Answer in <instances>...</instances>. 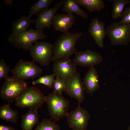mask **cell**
<instances>
[{"instance_id":"cell-1","label":"cell","mask_w":130,"mask_h":130,"mask_svg":"<svg viewBox=\"0 0 130 130\" xmlns=\"http://www.w3.org/2000/svg\"><path fill=\"white\" fill-rule=\"evenodd\" d=\"M81 32L63 33L58 37L53 45L52 61L54 62L69 58L77 52L76 44L82 36Z\"/></svg>"},{"instance_id":"cell-2","label":"cell","mask_w":130,"mask_h":130,"mask_svg":"<svg viewBox=\"0 0 130 130\" xmlns=\"http://www.w3.org/2000/svg\"><path fill=\"white\" fill-rule=\"evenodd\" d=\"M46 102L50 119L54 121L66 117L69 113V102L62 94L53 91L46 96Z\"/></svg>"},{"instance_id":"cell-3","label":"cell","mask_w":130,"mask_h":130,"mask_svg":"<svg viewBox=\"0 0 130 130\" xmlns=\"http://www.w3.org/2000/svg\"><path fill=\"white\" fill-rule=\"evenodd\" d=\"M46 38L43 29L30 28L21 33L11 34L8 41L16 48L24 50H29L34 43Z\"/></svg>"},{"instance_id":"cell-4","label":"cell","mask_w":130,"mask_h":130,"mask_svg":"<svg viewBox=\"0 0 130 130\" xmlns=\"http://www.w3.org/2000/svg\"><path fill=\"white\" fill-rule=\"evenodd\" d=\"M0 90V96L8 103L15 101L28 88L26 82L12 76L5 79Z\"/></svg>"},{"instance_id":"cell-5","label":"cell","mask_w":130,"mask_h":130,"mask_svg":"<svg viewBox=\"0 0 130 130\" xmlns=\"http://www.w3.org/2000/svg\"><path fill=\"white\" fill-rule=\"evenodd\" d=\"M45 96L38 88L34 87L28 88L15 100L18 107L22 108L41 107L46 102Z\"/></svg>"},{"instance_id":"cell-6","label":"cell","mask_w":130,"mask_h":130,"mask_svg":"<svg viewBox=\"0 0 130 130\" xmlns=\"http://www.w3.org/2000/svg\"><path fill=\"white\" fill-rule=\"evenodd\" d=\"M106 29L107 36L112 46H127L130 42V24L114 22Z\"/></svg>"},{"instance_id":"cell-7","label":"cell","mask_w":130,"mask_h":130,"mask_svg":"<svg viewBox=\"0 0 130 130\" xmlns=\"http://www.w3.org/2000/svg\"><path fill=\"white\" fill-rule=\"evenodd\" d=\"M34 62L20 60L11 71L12 76L23 81L39 77L42 73V70Z\"/></svg>"},{"instance_id":"cell-8","label":"cell","mask_w":130,"mask_h":130,"mask_svg":"<svg viewBox=\"0 0 130 130\" xmlns=\"http://www.w3.org/2000/svg\"><path fill=\"white\" fill-rule=\"evenodd\" d=\"M34 62H37L42 66L48 65L52 61L53 45L43 41L37 42L29 50Z\"/></svg>"},{"instance_id":"cell-9","label":"cell","mask_w":130,"mask_h":130,"mask_svg":"<svg viewBox=\"0 0 130 130\" xmlns=\"http://www.w3.org/2000/svg\"><path fill=\"white\" fill-rule=\"evenodd\" d=\"M66 117L70 128L73 130H85L91 116L88 111L78 105Z\"/></svg>"},{"instance_id":"cell-10","label":"cell","mask_w":130,"mask_h":130,"mask_svg":"<svg viewBox=\"0 0 130 130\" xmlns=\"http://www.w3.org/2000/svg\"><path fill=\"white\" fill-rule=\"evenodd\" d=\"M66 88L65 91L72 98L77 100L78 105L84 100V89L80 74L78 72L65 80Z\"/></svg>"},{"instance_id":"cell-11","label":"cell","mask_w":130,"mask_h":130,"mask_svg":"<svg viewBox=\"0 0 130 130\" xmlns=\"http://www.w3.org/2000/svg\"><path fill=\"white\" fill-rule=\"evenodd\" d=\"M102 56L97 52L87 49L77 52L72 61L77 65L90 67L98 65L103 61Z\"/></svg>"},{"instance_id":"cell-12","label":"cell","mask_w":130,"mask_h":130,"mask_svg":"<svg viewBox=\"0 0 130 130\" xmlns=\"http://www.w3.org/2000/svg\"><path fill=\"white\" fill-rule=\"evenodd\" d=\"M77 65L69 58L60 59L54 62L53 71L56 76L65 81L77 73Z\"/></svg>"},{"instance_id":"cell-13","label":"cell","mask_w":130,"mask_h":130,"mask_svg":"<svg viewBox=\"0 0 130 130\" xmlns=\"http://www.w3.org/2000/svg\"><path fill=\"white\" fill-rule=\"evenodd\" d=\"M105 26L104 22L95 18L91 20L88 29L89 34L98 46L100 48L104 47V40L107 36Z\"/></svg>"},{"instance_id":"cell-14","label":"cell","mask_w":130,"mask_h":130,"mask_svg":"<svg viewBox=\"0 0 130 130\" xmlns=\"http://www.w3.org/2000/svg\"><path fill=\"white\" fill-rule=\"evenodd\" d=\"M63 5V1L57 3L53 7L45 9L40 13L35 20L37 29H49L52 25L53 20L59 9Z\"/></svg>"},{"instance_id":"cell-15","label":"cell","mask_w":130,"mask_h":130,"mask_svg":"<svg viewBox=\"0 0 130 130\" xmlns=\"http://www.w3.org/2000/svg\"><path fill=\"white\" fill-rule=\"evenodd\" d=\"M75 21V17L72 13L56 14L52 21V25L55 30L65 33L68 32Z\"/></svg>"},{"instance_id":"cell-16","label":"cell","mask_w":130,"mask_h":130,"mask_svg":"<svg viewBox=\"0 0 130 130\" xmlns=\"http://www.w3.org/2000/svg\"><path fill=\"white\" fill-rule=\"evenodd\" d=\"M85 91L87 93L92 94L100 87L99 80L97 71L94 66L90 67L83 79Z\"/></svg>"},{"instance_id":"cell-17","label":"cell","mask_w":130,"mask_h":130,"mask_svg":"<svg viewBox=\"0 0 130 130\" xmlns=\"http://www.w3.org/2000/svg\"><path fill=\"white\" fill-rule=\"evenodd\" d=\"M37 109L30 108L25 114L22 116L21 127L22 130H32L33 127L39 123Z\"/></svg>"},{"instance_id":"cell-18","label":"cell","mask_w":130,"mask_h":130,"mask_svg":"<svg viewBox=\"0 0 130 130\" xmlns=\"http://www.w3.org/2000/svg\"><path fill=\"white\" fill-rule=\"evenodd\" d=\"M32 16L30 14L28 16H24L13 21L11 34H18L27 30L31 24L35 22V20H30Z\"/></svg>"},{"instance_id":"cell-19","label":"cell","mask_w":130,"mask_h":130,"mask_svg":"<svg viewBox=\"0 0 130 130\" xmlns=\"http://www.w3.org/2000/svg\"><path fill=\"white\" fill-rule=\"evenodd\" d=\"M63 1L62 11L67 13H75L84 19H87L88 15L80 7L75 0H64Z\"/></svg>"},{"instance_id":"cell-20","label":"cell","mask_w":130,"mask_h":130,"mask_svg":"<svg viewBox=\"0 0 130 130\" xmlns=\"http://www.w3.org/2000/svg\"><path fill=\"white\" fill-rule=\"evenodd\" d=\"M18 114L17 112L12 109L9 104L0 107V118L6 121L16 124L18 118Z\"/></svg>"},{"instance_id":"cell-21","label":"cell","mask_w":130,"mask_h":130,"mask_svg":"<svg viewBox=\"0 0 130 130\" xmlns=\"http://www.w3.org/2000/svg\"><path fill=\"white\" fill-rule=\"evenodd\" d=\"M79 5L85 8L89 12L100 11L104 6L102 0H75Z\"/></svg>"},{"instance_id":"cell-22","label":"cell","mask_w":130,"mask_h":130,"mask_svg":"<svg viewBox=\"0 0 130 130\" xmlns=\"http://www.w3.org/2000/svg\"><path fill=\"white\" fill-rule=\"evenodd\" d=\"M54 1L53 0H39L30 7V14L38 15L43 10L47 9L49 6Z\"/></svg>"},{"instance_id":"cell-23","label":"cell","mask_w":130,"mask_h":130,"mask_svg":"<svg viewBox=\"0 0 130 130\" xmlns=\"http://www.w3.org/2000/svg\"><path fill=\"white\" fill-rule=\"evenodd\" d=\"M130 3L128 0H114L112 5V16L113 19L121 17L125 6Z\"/></svg>"},{"instance_id":"cell-24","label":"cell","mask_w":130,"mask_h":130,"mask_svg":"<svg viewBox=\"0 0 130 130\" xmlns=\"http://www.w3.org/2000/svg\"><path fill=\"white\" fill-rule=\"evenodd\" d=\"M35 130H61L59 126L51 119L44 118L39 122Z\"/></svg>"},{"instance_id":"cell-25","label":"cell","mask_w":130,"mask_h":130,"mask_svg":"<svg viewBox=\"0 0 130 130\" xmlns=\"http://www.w3.org/2000/svg\"><path fill=\"white\" fill-rule=\"evenodd\" d=\"M56 76L55 74L54 73L42 76H40L38 79L33 81L32 84L34 85L42 84L52 88Z\"/></svg>"},{"instance_id":"cell-26","label":"cell","mask_w":130,"mask_h":130,"mask_svg":"<svg viewBox=\"0 0 130 130\" xmlns=\"http://www.w3.org/2000/svg\"><path fill=\"white\" fill-rule=\"evenodd\" d=\"M52 88L55 92L62 94L66 88L65 81L59 77L56 76Z\"/></svg>"},{"instance_id":"cell-27","label":"cell","mask_w":130,"mask_h":130,"mask_svg":"<svg viewBox=\"0 0 130 130\" xmlns=\"http://www.w3.org/2000/svg\"><path fill=\"white\" fill-rule=\"evenodd\" d=\"M10 71V68L5 61L1 59L0 60V79H5L9 77Z\"/></svg>"},{"instance_id":"cell-28","label":"cell","mask_w":130,"mask_h":130,"mask_svg":"<svg viewBox=\"0 0 130 130\" xmlns=\"http://www.w3.org/2000/svg\"><path fill=\"white\" fill-rule=\"evenodd\" d=\"M121 17V19L119 22V24H130V7L123 11Z\"/></svg>"},{"instance_id":"cell-29","label":"cell","mask_w":130,"mask_h":130,"mask_svg":"<svg viewBox=\"0 0 130 130\" xmlns=\"http://www.w3.org/2000/svg\"><path fill=\"white\" fill-rule=\"evenodd\" d=\"M0 130H17L13 127L5 125H0Z\"/></svg>"},{"instance_id":"cell-30","label":"cell","mask_w":130,"mask_h":130,"mask_svg":"<svg viewBox=\"0 0 130 130\" xmlns=\"http://www.w3.org/2000/svg\"><path fill=\"white\" fill-rule=\"evenodd\" d=\"M127 130H130V125L128 127Z\"/></svg>"}]
</instances>
